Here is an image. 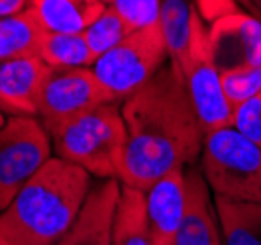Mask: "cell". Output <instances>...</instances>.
<instances>
[{"label": "cell", "instance_id": "1", "mask_svg": "<svg viewBox=\"0 0 261 245\" xmlns=\"http://www.w3.org/2000/svg\"><path fill=\"white\" fill-rule=\"evenodd\" d=\"M126 147L118 181L147 193L161 177L193 165L204 129L187 91L181 67L167 61L155 77L120 102Z\"/></svg>", "mask_w": 261, "mask_h": 245}, {"label": "cell", "instance_id": "2", "mask_svg": "<svg viewBox=\"0 0 261 245\" xmlns=\"http://www.w3.org/2000/svg\"><path fill=\"white\" fill-rule=\"evenodd\" d=\"M91 188L85 169L53 155L0 212V228L18 245H57Z\"/></svg>", "mask_w": 261, "mask_h": 245}, {"label": "cell", "instance_id": "3", "mask_svg": "<svg viewBox=\"0 0 261 245\" xmlns=\"http://www.w3.org/2000/svg\"><path fill=\"white\" fill-rule=\"evenodd\" d=\"M55 157L85 169L98 179H118L126 147V124L120 102L94 110L47 128Z\"/></svg>", "mask_w": 261, "mask_h": 245}, {"label": "cell", "instance_id": "4", "mask_svg": "<svg viewBox=\"0 0 261 245\" xmlns=\"http://www.w3.org/2000/svg\"><path fill=\"white\" fill-rule=\"evenodd\" d=\"M202 177L214 196L261 204V147L232 126L204 133Z\"/></svg>", "mask_w": 261, "mask_h": 245}, {"label": "cell", "instance_id": "5", "mask_svg": "<svg viewBox=\"0 0 261 245\" xmlns=\"http://www.w3.org/2000/svg\"><path fill=\"white\" fill-rule=\"evenodd\" d=\"M167 61V43L157 24L134 30L114 49L100 55L92 71L106 92L116 102H124L155 77Z\"/></svg>", "mask_w": 261, "mask_h": 245}, {"label": "cell", "instance_id": "6", "mask_svg": "<svg viewBox=\"0 0 261 245\" xmlns=\"http://www.w3.org/2000/svg\"><path fill=\"white\" fill-rule=\"evenodd\" d=\"M49 131L38 116H10L0 128V212L53 155Z\"/></svg>", "mask_w": 261, "mask_h": 245}, {"label": "cell", "instance_id": "7", "mask_svg": "<svg viewBox=\"0 0 261 245\" xmlns=\"http://www.w3.org/2000/svg\"><path fill=\"white\" fill-rule=\"evenodd\" d=\"M183 75L191 102L195 106V112L204 133L232 126L234 108L224 92L222 75L210 51L208 30L204 28V20L198 10L193 18V34H191V45H189L187 63L183 67Z\"/></svg>", "mask_w": 261, "mask_h": 245}, {"label": "cell", "instance_id": "8", "mask_svg": "<svg viewBox=\"0 0 261 245\" xmlns=\"http://www.w3.org/2000/svg\"><path fill=\"white\" fill-rule=\"evenodd\" d=\"M198 14L212 20L210 51L220 75L261 65V18L238 8H222L220 0H198Z\"/></svg>", "mask_w": 261, "mask_h": 245}, {"label": "cell", "instance_id": "9", "mask_svg": "<svg viewBox=\"0 0 261 245\" xmlns=\"http://www.w3.org/2000/svg\"><path fill=\"white\" fill-rule=\"evenodd\" d=\"M116 102L96 78L92 67L53 69L39 92L38 116L45 128L94 110L102 104Z\"/></svg>", "mask_w": 261, "mask_h": 245}, {"label": "cell", "instance_id": "10", "mask_svg": "<svg viewBox=\"0 0 261 245\" xmlns=\"http://www.w3.org/2000/svg\"><path fill=\"white\" fill-rule=\"evenodd\" d=\"M122 193L118 179L92 186L75 224L57 245H114V218Z\"/></svg>", "mask_w": 261, "mask_h": 245}, {"label": "cell", "instance_id": "11", "mask_svg": "<svg viewBox=\"0 0 261 245\" xmlns=\"http://www.w3.org/2000/svg\"><path fill=\"white\" fill-rule=\"evenodd\" d=\"M185 169L161 177L145 193V214L153 245H173L187 206Z\"/></svg>", "mask_w": 261, "mask_h": 245}, {"label": "cell", "instance_id": "12", "mask_svg": "<svg viewBox=\"0 0 261 245\" xmlns=\"http://www.w3.org/2000/svg\"><path fill=\"white\" fill-rule=\"evenodd\" d=\"M49 67L39 57L0 63V110L12 116H38L39 92Z\"/></svg>", "mask_w": 261, "mask_h": 245}, {"label": "cell", "instance_id": "13", "mask_svg": "<svg viewBox=\"0 0 261 245\" xmlns=\"http://www.w3.org/2000/svg\"><path fill=\"white\" fill-rule=\"evenodd\" d=\"M187 206L181 228L173 245H224L218 228L216 208L210 200V188L200 171H187Z\"/></svg>", "mask_w": 261, "mask_h": 245}, {"label": "cell", "instance_id": "14", "mask_svg": "<svg viewBox=\"0 0 261 245\" xmlns=\"http://www.w3.org/2000/svg\"><path fill=\"white\" fill-rule=\"evenodd\" d=\"M105 8L100 0H30V12L47 34H83Z\"/></svg>", "mask_w": 261, "mask_h": 245}, {"label": "cell", "instance_id": "15", "mask_svg": "<svg viewBox=\"0 0 261 245\" xmlns=\"http://www.w3.org/2000/svg\"><path fill=\"white\" fill-rule=\"evenodd\" d=\"M224 245H261V204L214 198Z\"/></svg>", "mask_w": 261, "mask_h": 245}, {"label": "cell", "instance_id": "16", "mask_svg": "<svg viewBox=\"0 0 261 245\" xmlns=\"http://www.w3.org/2000/svg\"><path fill=\"white\" fill-rule=\"evenodd\" d=\"M195 12V0H161L159 28L167 43L169 59L179 65L181 71L189 55Z\"/></svg>", "mask_w": 261, "mask_h": 245}, {"label": "cell", "instance_id": "17", "mask_svg": "<svg viewBox=\"0 0 261 245\" xmlns=\"http://www.w3.org/2000/svg\"><path fill=\"white\" fill-rule=\"evenodd\" d=\"M114 245H153L145 214V193L122 184L114 218Z\"/></svg>", "mask_w": 261, "mask_h": 245}, {"label": "cell", "instance_id": "18", "mask_svg": "<svg viewBox=\"0 0 261 245\" xmlns=\"http://www.w3.org/2000/svg\"><path fill=\"white\" fill-rule=\"evenodd\" d=\"M41 36L43 30L30 8L0 18V63L20 57H38Z\"/></svg>", "mask_w": 261, "mask_h": 245}, {"label": "cell", "instance_id": "19", "mask_svg": "<svg viewBox=\"0 0 261 245\" xmlns=\"http://www.w3.org/2000/svg\"><path fill=\"white\" fill-rule=\"evenodd\" d=\"M38 57L53 69L92 67L96 57L83 34H47L43 32L39 41Z\"/></svg>", "mask_w": 261, "mask_h": 245}, {"label": "cell", "instance_id": "20", "mask_svg": "<svg viewBox=\"0 0 261 245\" xmlns=\"http://www.w3.org/2000/svg\"><path fill=\"white\" fill-rule=\"evenodd\" d=\"M132 32L134 30H132L130 24L118 12H114L112 8L106 6L105 12L100 14L91 26L83 32V36L87 39L92 55L98 59L100 55H105L110 49H114L118 43H122Z\"/></svg>", "mask_w": 261, "mask_h": 245}, {"label": "cell", "instance_id": "21", "mask_svg": "<svg viewBox=\"0 0 261 245\" xmlns=\"http://www.w3.org/2000/svg\"><path fill=\"white\" fill-rule=\"evenodd\" d=\"M222 85L232 108L246 102L261 92V65L222 73Z\"/></svg>", "mask_w": 261, "mask_h": 245}, {"label": "cell", "instance_id": "22", "mask_svg": "<svg viewBox=\"0 0 261 245\" xmlns=\"http://www.w3.org/2000/svg\"><path fill=\"white\" fill-rule=\"evenodd\" d=\"M100 2L120 14L132 26V30H142L159 24L161 0H100Z\"/></svg>", "mask_w": 261, "mask_h": 245}, {"label": "cell", "instance_id": "23", "mask_svg": "<svg viewBox=\"0 0 261 245\" xmlns=\"http://www.w3.org/2000/svg\"><path fill=\"white\" fill-rule=\"evenodd\" d=\"M232 128L261 147V92L232 110Z\"/></svg>", "mask_w": 261, "mask_h": 245}, {"label": "cell", "instance_id": "24", "mask_svg": "<svg viewBox=\"0 0 261 245\" xmlns=\"http://www.w3.org/2000/svg\"><path fill=\"white\" fill-rule=\"evenodd\" d=\"M30 8V0H0V18L14 16Z\"/></svg>", "mask_w": 261, "mask_h": 245}, {"label": "cell", "instance_id": "25", "mask_svg": "<svg viewBox=\"0 0 261 245\" xmlns=\"http://www.w3.org/2000/svg\"><path fill=\"white\" fill-rule=\"evenodd\" d=\"M0 245H18V243H16L12 237L0 228Z\"/></svg>", "mask_w": 261, "mask_h": 245}, {"label": "cell", "instance_id": "26", "mask_svg": "<svg viewBox=\"0 0 261 245\" xmlns=\"http://www.w3.org/2000/svg\"><path fill=\"white\" fill-rule=\"evenodd\" d=\"M234 2L242 4V6H244V8H246L248 12H251V14H253V10H255V6H253V2H251V0H234ZM253 16H255V14H253Z\"/></svg>", "mask_w": 261, "mask_h": 245}, {"label": "cell", "instance_id": "27", "mask_svg": "<svg viewBox=\"0 0 261 245\" xmlns=\"http://www.w3.org/2000/svg\"><path fill=\"white\" fill-rule=\"evenodd\" d=\"M253 2V6H255V10L259 12V18H261V0H251Z\"/></svg>", "mask_w": 261, "mask_h": 245}, {"label": "cell", "instance_id": "28", "mask_svg": "<svg viewBox=\"0 0 261 245\" xmlns=\"http://www.w3.org/2000/svg\"><path fill=\"white\" fill-rule=\"evenodd\" d=\"M6 120H8V118L4 116V112H2V110H0V128H2V126H4V124H6Z\"/></svg>", "mask_w": 261, "mask_h": 245}]
</instances>
